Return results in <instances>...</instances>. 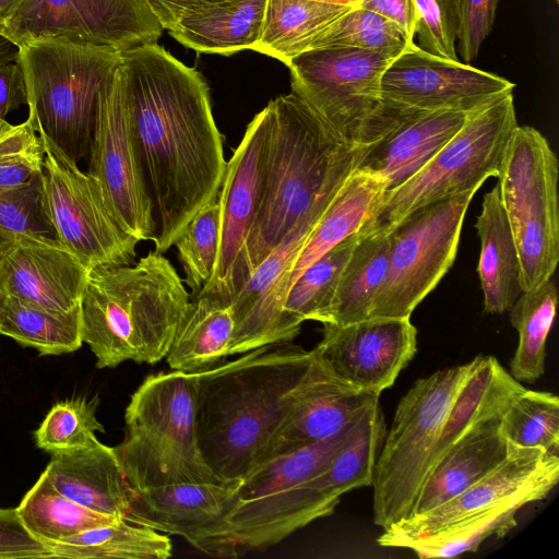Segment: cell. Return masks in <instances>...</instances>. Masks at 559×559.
Here are the masks:
<instances>
[{
    "mask_svg": "<svg viewBox=\"0 0 559 559\" xmlns=\"http://www.w3.org/2000/svg\"><path fill=\"white\" fill-rule=\"evenodd\" d=\"M124 102L155 251L164 253L221 187L226 160L204 78L164 47L120 51Z\"/></svg>",
    "mask_w": 559,
    "mask_h": 559,
    "instance_id": "6da1fadb",
    "label": "cell"
},
{
    "mask_svg": "<svg viewBox=\"0 0 559 559\" xmlns=\"http://www.w3.org/2000/svg\"><path fill=\"white\" fill-rule=\"evenodd\" d=\"M313 357V349L277 342L199 372L198 442L221 481L239 484L263 462L289 392Z\"/></svg>",
    "mask_w": 559,
    "mask_h": 559,
    "instance_id": "7a4b0ae2",
    "label": "cell"
},
{
    "mask_svg": "<svg viewBox=\"0 0 559 559\" xmlns=\"http://www.w3.org/2000/svg\"><path fill=\"white\" fill-rule=\"evenodd\" d=\"M265 108L269 146L261 202L247 242L250 274L296 227L323 216L367 148L345 141L294 93Z\"/></svg>",
    "mask_w": 559,
    "mask_h": 559,
    "instance_id": "3957f363",
    "label": "cell"
},
{
    "mask_svg": "<svg viewBox=\"0 0 559 559\" xmlns=\"http://www.w3.org/2000/svg\"><path fill=\"white\" fill-rule=\"evenodd\" d=\"M189 301L176 269L155 250L133 265L91 270L80 304L83 343L97 368L156 364L166 357Z\"/></svg>",
    "mask_w": 559,
    "mask_h": 559,
    "instance_id": "277c9868",
    "label": "cell"
},
{
    "mask_svg": "<svg viewBox=\"0 0 559 559\" xmlns=\"http://www.w3.org/2000/svg\"><path fill=\"white\" fill-rule=\"evenodd\" d=\"M198 378L199 372L160 371L146 377L132 394L124 413V439L114 448L132 491L221 481L198 442Z\"/></svg>",
    "mask_w": 559,
    "mask_h": 559,
    "instance_id": "5b68a950",
    "label": "cell"
},
{
    "mask_svg": "<svg viewBox=\"0 0 559 559\" xmlns=\"http://www.w3.org/2000/svg\"><path fill=\"white\" fill-rule=\"evenodd\" d=\"M28 120L72 160L87 154L99 95L120 62L111 48L35 41L19 46Z\"/></svg>",
    "mask_w": 559,
    "mask_h": 559,
    "instance_id": "8992f818",
    "label": "cell"
},
{
    "mask_svg": "<svg viewBox=\"0 0 559 559\" xmlns=\"http://www.w3.org/2000/svg\"><path fill=\"white\" fill-rule=\"evenodd\" d=\"M473 367L438 370L401 399L373 472V522L386 530L413 515L448 412Z\"/></svg>",
    "mask_w": 559,
    "mask_h": 559,
    "instance_id": "52a82bcc",
    "label": "cell"
},
{
    "mask_svg": "<svg viewBox=\"0 0 559 559\" xmlns=\"http://www.w3.org/2000/svg\"><path fill=\"white\" fill-rule=\"evenodd\" d=\"M518 126L513 92L471 112L462 129L421 170L384 193L358 235L389 234L418 207L478 190L487 178H498Z\"/></svg>",
    "mask_w": 559,
    "mask_h": 559,
    "instance_id": "ba28073f",
    "label": "cell"
},
{
    "mask_svg": "<svg viewBox=\"0 0 559 559\" xmlns=\"http://www.w3.org/2000/svg\"><path fill=\"white\" fill-rule=\"evenodd\" d=\"M397 57L353 47L302 51L287 62L293 93L345 141L369 146L396 123L381 97V79Z\"/></svg>",
    "mask_w": 559,
    "mask_h": 559,
    "instance_id": "9c48e42d",
    "label": "cell"
},
{
    "mask_svg": "<svg viewBox=\"0 0 559 559\" xmlns=\"http://www.w3.org/2000/svg\"><path fill=\"white\" fill-rule=\"evenodd\" d=\"M558 175V159L545 136L518 126L498 188L519 252L523 290L551 280L559 262Z\"/></svg>",
    "mask_w": 559,
    "mask_h": 559,
    "instance_id": "30bf717a",
    "label": "cell"
},
{
    "mask_svg": "<svg viewBox=\"0 0 559 559\" xmlns=\"http://www.w3.org/2000/svg\"><path fill=\"white\" fill-rule=\"evenodd\" d=\"M476 191L418 207L390 230L389 270L368 318H411L454 262L465 213Z\"/></svg>",
    "mask_w": 559,
    "mask_h": 559,
    "instance_id": "8fae6325",
    "label": "cell"
},
{
    "mask_svg": "<svg viewBox=\"0 0 559 559\" xmlns=\"http://www.w3.org/2000/svg\"><path fill=\"white\" fill-rule=\"evenodd\" d=\"M39 136L46 206L57 241L90 271L131 264L140 241L118 224L99 182L51 140Z\"/></svg>",
    "mask_w": 559,
    "mask_h": 559,
    "instance_id": "7c38bea8",
    "label": "cell"
},
{
    "mask_svg": "<svg viewBox=\"0 0 559 559\" xmlns=\"http://www.w3.org/2000/svg\"><path fill=\"white\" fill-rule=\"evenodd\" d=\"M163 31L145 0H22L0 27L17 46L60 41L117 51L157 44Z\"/></svg>",
    "mask_w": 559,
    "mask_h": 559,
    "instance_id": "4fadbf2b",
    "label": "cell"
},
{
    "mask_svg": "<svg viewBox=\"0 0 559 559\" xmlns=\"http://www.w3.org/2000/svg\"><path fill=\"white\" fill-rule=\"evenodd\" d=\"M269 146V116L264 107L247 126L226 162L218 190L221 230L218 253L210 282L197 294L231 304L250 276L247 242L255 222L263 188Z\"/></svg>",
    "mask_w": 559,
    "mask_h": 559,
    "instance_id": "5bb4252c",
    "label": "cell"
},
{
    "mask_svg": "<svg viewBox=\"0 0 559 559\" xmlns=\"http://www.w3.org/2000/svg\"><path fill=\"white\" fill-rule=\"evenodd\" d=\"M558 479L559 456L536 448H514L507 460L469 488L429 511L383 530L377 543L400 548L408 539L428 535L503 502L542 500Z\"/></svg>",
    "mask_w": 559,
    "mask_h": 559,
    "instance_id": "9a60e30c",
    "label": "cell"
},
{
    "mask_svg": "<svg viewBox=\"0 0 559 559\" xmlns=\"http://www.w3.org/2000/svg\"><path fill=\"white\" fill-rule=\"evenodd\" d=\"M514 83L461 61L436 57L412 44L381 79L382 100L415 110L473 112L508 92Z\"/></svg>",
    "mask_w": 559,
    "mask_h": 559,
    "instance_id": "2e32d148",
    "label": "cell"
},
{
    "mask_svg": "<svg viewBox=\"0 0 559 559\" xmlns=\"http://www.w3.org/2000/svg\"><path fill=\"white\" fill-rule=\"evenodd\" d=\"M88 174L99 182L118 224L139 241L151 240V212L135 164L119 64L99 95Z\"/></svg>",
    "mask_w": 559,
    "mask_h": 559,
    "instance_id": "e0dca14e",
    "label": "cell"
},
{
    "mask_svg": "<svg viewBox=\"0 0 559 559\" xmlns=\"http://www.w3.org/2000/svg\"><path fill=\"white\" fill-rule=\"evenodd\" d=\"M313 350L338 380L380 395L415 356L417 330L409 317L325 323L323 337Z\"/></svg>",
    "mask_w": 559,
    "mask_h": 559,
    "instance_id": "ac0fdd59",
    "label": "cell"
},
{
    "mask_svg": "<svg viewBox=\"0 0 559 559\" xmlns=\"http://www.w3.org/2000/svg\"><path fill=\"white\" fill-rule=\"evenodd\" d=\"M385 432L377 400L365 408L347 443L323 469L273 495L275 509L297 525H307L333 513L343 493L372 485Z\"/></svg>",
    "mask_w": 559,
    "mask_h": 559,
    "instance_id": "d6986e66",
    "label": "cell"
},
{
    "mask_svg": "<svg viewBox=\"0 0 559 559\" xmlns=\"http://www.w3.org/2000/svg\"><path fill=\"white\" fill-rule=\"evenodd\" d=\"M318 222L302 223L285 237L254 267L233 300L235 330L229 356L298 335L286 320L284 304L292 269Z\"/></svg>",
    "mask_w": 559,
    "mask_h": 559,
    "instance_id": "ffe728a7",
    "label": "cell"
},
{
    "mask_svg": "<svg viewBox=\"0 0 559 559\" xmlns=\"http://www.w3.org/2000/svg\"><path fill=\"white\" fill-rule=\"evenodd\" d=\"M377 400L379 395L356 390L334 377L314 352L308 370L289 392L285 415L263 462L333 437Z\"/></svg>",
    "mask_w": 559,
    "mask_h": 559,
    "instance_id": "44dd1931",
    "label": "cell"
},
{
    "mask_svg": "<svg viewBox=\"0 0 559 559\" xmlns=\"http://www.w3.org/2000/svg\"><path fill=\"white\" fill-rule=\"evenodd\" d=\"M239 484L180 483L132 491L123 520L179 535L212 556L216 534L236 503Z\"/></svg>",
    "mask_w": 559,
    "mask_h": 559,
    "instance_id": "7402d4cb",
    "label": "cell"
},
{
    "mask_svg": "<svg viewBox=\"0 0 559 559\" xmlns=\"http://www.w3.org/2000/svg\"><path fill=\"white\" fill-rule=\"evenodd\" d=\"M90 270L56 239L19 235L0 261L7 296L55 311L80 306Z\"/></svg>",
    "mask_w": 559,
    "mask_h": 559,
    "instance_id": "603a6c76",
    "label": "cell"
},
{
    "mask_svg": "<svg viewBox=\"0 0 559 559\" xmlns=\"http://www.w3.org/2000/svg\"><path fill=\"white\" fill-rule=\"evenodd\" d=\"M396 108L399 117L394 127L367 146L357 166L359 170L379 176L385 185V193L421 170L462 129L471 114Z\"/></svg>",
    "mask_w": 559,
    "mask_h": 559,
    "instance_id": "cb8c5ba5",
    "label": "cell"
},
{
    "mask_svg": "<svg viewBox=\"0 0 559 559\" xmlns=\"http://www.w3.org/2000/svg\"><path fill=\"white\" fill-rule=\"evenodd\" d=\"M43 474L60 493L85 508L119 519L128 510L132 490L114 448L99 440L52 454Z\"/></svg>",
    "mask_w": 559,
    "mask_h": 559,
    "instance_id": "d4e9b609",
    "label": "cell"
},
{
    "mask_svg": "<svg viewBox=\"0 0 559 559\" xmlns=\"http://www.w3.org/2000/svg\"><path fill=\"white\" fill-rule=\"evenodd\" d=\"M501 415L476 424L431 467L413 515L460 495L509 457L515 447L501 432Z\"/></svg>",
    "mask_w": 559,
    "mask_h": 559,
    "instance_id": "484cf974",
    "label": "cell"
},
{
    "mask_svg": "<svg viewBox=\"0 0 559 559\" xmlns=\"http://www.w3.org/2000/svg\"><path fill=\"white\" fill-rule=\"evenodd\" d=\"M475 227L480 240L477 273L484 311L501 314L510 310L524 290L519 252L498 185L484 195Z\"/></svg>",
    "mask_w": 559,
    "mask_h": 559,
    "instance_id": "4316f807",
    "label": "cell"
},
{
    "mask_svg": "<svg viewBox=\"0 0 559 559\" xmlns=\"http://www.w3.org/2000/svg\"><path fill=\"white\" fill-rule=\"evenodd\" d=\"M524 389L493 356L474 358L473 367L442 425L428 463V473L467 431L479 421L502 414Z\"/></svg>",
    "mask_w": 559,
    "mask_h": 559,
    "instance_id": "83f0119b",
    "label": "cell"
},
{
    "mask_svg": "<svg viewBox=\"0 0 559 559\" xmlns=\"http://www.w3.org/2000/svg\"><path fill=\"white\" fill-rule=\"evenodd\" d=\"M266 0H227L185 15L169 35L187 48L230 56L260 39Z\"/></svg>",
    "mask_w": 559,
    "mask_h": 559,
    "instance_id": "f1b7e54d",
    "label": "cell"
},
{
    "mask_svg": "<svg viewBox=\"0 0 559 559\" xmlns=\"http://www.w3.org/2000/svg\"><path fill=\"white\" fill-rule=\"evenodd\" d=\"M234 330L231 304L207 295L193 296L176 329L167 364L188 373L219 365L229 356Z\"/></svg>",
    "mask_w": 559,
    "mask_h": 559,
    "instance_id": "f546056e",
    "label": "cell"
},
{
    "mask_svg": "<svg viewBox=\"0 0 559 559\" xmlns=\"http://www.w3.org/2000/svg\"><path fill=\"white\" fill-rule=\"evenodd\" d=\"M384 193L385 185L379 176L356 168L301 248L292 269L289 288L316 260L358 233Z\"/></svg>",
    "mask_w": 559,
    "mask_h": 559,
    "instance_id": "4dcf8cb0",
    "label": "cell"
},
{
    "mask_svg": "<svg viewBox=\"0 0 559 559\" xmlns=\"http://www.w3.org/2000/svg\"><path fill=\"white\" fill-rule=\"evenodd\" d=\"M389 255L388 234L358 235L333 295L325 323L344 325L369 317L388 274Z\"/></svg>",
    "mask_w": 559,
    "mask_h": 559,
    "instance_id": "1f68e13d",
    "label": "cell"
},
{
    "mask_svg": "<svg viewBox=\"0 0 559 559\" xmlns=\"http://www.w3.org/2000/svg\"><path fill=\"white\" fill-rule=\"evenodd\" d=\"M354 5L317 0H266L261 36L252 50L287 64L289 59L306 50L316 34Z\"/></svg>",
    "mask_w": 559,
    "mask_h": 559,
    "instance_id": "d6a6232c",
    "label": "cell"
},
{
    "mask_svg": "<svg viewBox=\"0 0 559 559\" xmlns=\"http://www.w3.org/2000/svg\"><path fill=\"white\" fill-rule=\"evenodd\" d=\"M46 545L53 558L72 559H167L173 550L167 535L123 519Z\"/></svg>",
    "mask_w": 559,
    "mask_h": 559,
    "instance_id": "836d02e7",
    "label": "cell"
},
{
    "mask_svg": "<svg viewBox=\"0 0 559 559\" xmlns=\"http://www.w3.org/2000/svg\"><path fill=\"white\" fill-rule=\"evenodd\" d=\"M0 334L35 348L40 355L75 352L83 344L81 307L61 312L7 296Z\"/></svg>",
    "mask_w": 559,
    "mask_h": 559,
    "instance_id": "e575fe53",
    "label": "cell"
},
{
    "mask_svg": "<svg viewBox=\"0 0 559 559\" xmlns=\"http://www.w3.org/2000/svg\"><path fill=\"white\" fill-rule=\"evenodd\" d=\"M16 510L27 531L44 544L57 543L86 530L122 520L67 498L44 474L24 496Z\"/></svg>",
    "mask_w": 559,
    "mask_h": 559,
    "instance_id": "d590c367",
    "label": "cell"
},
{
    "mask_svg": "<svg viewBox=\"0 0 559 559\" xmlns=\"http://www.w3.org/2000/svg\"><path fill=\"white\" fill-rule=\"evenodd\" d=\"M558 290L551 280L524 290L510 308V320L519 332V345L510 362L512 377L533 382L545 372L546 341L552 328Z\"/></svg>",
    "mask_w": 559,
    "mask_h": 559,
    "instance_id": "8d00e7d4",
    "label": "cell"
},
{
    "mask_svg": "<svg viewBox=\"0 0 559 559\" xmlns=\"http://www.w3.org/2000/svg\"><path fill=\"white\" fill-rule=\"evenodd\" d=\"M357 419L333 437L261 463L240 481L235 504L262 499L323 469L347 443Z\"/></svg>",
    "mask_w": 559,
    "mask_h": 559,
    "instance_id": "74e56055",
    "label": "cell"
},
{
    "mask_svg": "<svg viewBox=\"0 0 559 559\" xmlns=\"http://www.w3.org/2000/svg\"><path fill=\"white\" fill-rule=\"evenodd\" d=\"M358 241V233L346 238L308 266L290 286L284 312L299 333L307 320L326 322L328 311L341 275Z\"/></svg>",
    "mask_w": 559,
    "mask_h": 559,
    "instance_id": "f35d334b",
    "label": "cell"
},
{
    "mask_svg": "<svg viewBox=\"0 0 559 559\" xmlns=\"http://www.w3.org/2000/svg\"><path fill=\"white\" fill-rule=\"evenodd\" d=\"M525 504L522 499L503 502L428 535L408 539L400 548L411 549L419 558H452L476 551L486 538L506 536L516 525L515 515Z\"/></svg>",
    "mask_w": 559,
    "mask_h": 559,
    "instance_id": "ab89813d",
    "label": "cell"
},
{
    "mask_svg": "<svg viewBox=\"0 0 559 559\" xmlns=\"http://www.w3.org/2000/svg\"><path fill=\"white\" fill-rule=\"evenodd\" d=\"M500 429L512 447L542 449L559 456L558 397L550 392L525 388L502 413Z\"/></svg>",
    "mask_w": 559,
    "mask_h": 559,
    "instance_id": "60d3db41",
    "label": "cell"
},
{
    "mask_svg": "<svg viewBox=\"0 0 559 559\" xmlns=\"http://www.w3.org/2000/svg\"><path fill=\"white\" fill-rule=\"evenodd\" d=\"M412 44L414 39L393 21L354 5L316 34L306 50L353 47L399 56Z\"/></svg>",
    "mask_w": 559,
    "mask_h": 559,
    "instance_id": "b9f144b4",
    "label": "cell"
},
{
    "mask_svg": "<svg viewBox=\"0 0 559 559\" xmlns=\"http://www.w3.org/2000/svg\"><path fill=\"white\" fill-rule=\"evenodd\" d=\"M221 206L217 194L186 224L174 245L186 275V284L195 296L212 278L219 245Z\"/></svg>",
    "mask_w": 559,
    "mask_h": 559,
    "instance_id": "7bdbcfd3",
    "label": "cell"
},
{
    "mask_svg": "<svg viewBox=\"0 0 559 559\" xmlns=\"http://www.w3.org/2000/svg\"><path fill=\"white\" fill-rule=\"evenodd\" d=\"M97 405V397H76L53 405L35 431L37 447L57 454L85 448L98 440L95 432H104V428L96 418Z\"/></svg>",
    "mask_w": 559,
    "mask_h": 559,
    "instance_id": "ee69618b",
    "label": "cell"
},
{
    "mask_svg": "<svg viewBox=\"0 0 559 559\" xmlns=\"http://www.w3.org/2000/svg\"><path fill=\"white\" fill-rule=\"evenodd\" d=\"M0 227L15 235L56 239L46 206L44 171L24 185L0 187Z\"/></svg>",
    "mask_w": 559,
    "mask_h": 559,
    "instance_id": "f6af8a7d",
    "label": "cell"
},
{
    "mask_svg": "<svg viewBox=\"0 0 559 559\" xmlns=\"http://www.w3.org/2000/svg\"><path fill=\"white\" fill-rule=\"evenodd\" d=\"M28 119L19 124L0 121V187H17L43 171L45 152Z\"/></svg>",
    "mask_w": 559,
    "mask_h": 559,
    "instance_id": "bcb514c9",
    "label": "cell"
},
{
    "mask_svg": "<svg viewBox=\"0 0 559 559\" xmlns=\"http://www.w3.org/2000/svg\"><path fill=\"white\" fill-rule=\"evenodd\" d=\"M414 36L418 47L436 57L460 61L456 50V16L453 0H414Z\"/></svg>",
    "mask_w": 559,
    "mask_h": 559,
    "instance_id": "7dc6e473",
    "label": "cell"
},
{
    "mask_svg": "<svg viewBox=\"0 0 559 559\" xmlns=\"http://www.w3.org/2000/svg\"><path fill=\"white\" fill-rule=\"evenodd\" d=\"M499 0H453L456 39L464 63L469 64L492 29Z\"/></svg>",
    "mask_w": 559,
    "mask_h": 559,
    "instance_id": "c3c4849f",
    "label": "cell"
},
{
    "mask_svg": "<svg viewBox=\"0 0 559 559\" xmlns=\"http://www.w3.org/2000/svg\"><path fill=\"white\" fill-rule=\"evenodd\" d=\"M52 557L47 545L24 526L16 508L0 509V559Z\"/></svg>",
    "mask_w": 559,
    "mask_h": 559,
    "instance_id": "681fc988",
    "label": "cell"
},
{
    "mask_svg": "<svg viewBox=\"0 0 559 559\" xmlns=\"http://www.w3.org/2000/svg\"><path fill=\"white\" fill-rule=\"evenodd\" d=\"M27 105L25 78L16 61L0 63V120L8 114Z\"/></svg>",
    "mask_w": 559,
    "mask_h": 559,
    "instance_id": "f907efd6",
    "label": "cell"
},
{
    "mask_svg": "<svg viewBox=\"0 0 559 559\" xmlns=\"http://www.w3.org/2000/svg\"><path fill=\"white\" fill-rule=\"evenodd\" d=\"M355 5L376 12L394 23L414 39L416 8L414 0H356Z\"/></svg>",
    "mask_w": 559,
    "mask_h": 559,
    "instance_id": "816d5d0a",
    "label": "cell"
},
{
    "mask_svg": "<svg viewBox=\"0 0 559 559\" xmlns=\"http://www.w3.org/2000/svg\"><path fill=\"white\" fill-rule=\"evenodd\" d=\"M227 0H145L164 29H171L185 15Z\"/></svg>",
    "mask_w": 559,
    "mask_h": 559,
    "instance_id": "f5cc1de1",
    "label": "cell"
},
{
    "mask_svg": "<svg viewBox=\"0 0 559 559\" xmlns=\"http://www.w3.org/2000/svg\"><path fill=\"white\" fill-rule=\"evenodd\" d=\"M19 53V46L0 33V63L16 61Z\"/></svg>",
    "mask_w": 559,
    "mask_h": 559,
    "instance_id": "db71d44e",
    "label": "cell"
},
{
    "mask_svg": "<svg viewBox=\"0 0 559 559\" xmlns=\"http://www.w3.org/2000/svg\"><path fill=\"white\" fill-rule=\"evenodd\" d=\"M17 236L0 227V261L13 246Z\"/></svg>",
    "mask_w": 559,
    "mask_h": 559,
    "instance_id": "11a10c76",
    "label": "cell"
},
{
    "mask_svg": "<svg viewBox=\"0 0 559 559\" xmlns=\"http://www.w3.org/2000/svg\"><path fill=\"white\" fill-rule=\"evenodd\" d=\"M22 0H0V27L15 11Z\"/></svg>",
    "mask_w": 559,
    "mask_h": 559,
    "instance_id": "9f6ffc18",
    "label": "cell"
},
{
    "mask_svg": "<svg viewBox=\"0 0 559 559\" xmlns=\"http://www.w3.org/2000/svg\"><path fill=\"white\" fill-rule=\"evenodd\" d=\"M5 299H7V295L0 288V321H1V316H2V311H3V307H4V304H5Z\"/></svg>",
    "mask_w": 559,
    "mask_h": 559,
    "instance_id": "6f0895ef",
    "label": "cell"
},
{
    "mask_svg": "<svg viewBox=\"0 0 559 559\" xmlns=\"http://www.w3.org/2000/svg\"><path fill=\"white\" fill-rule=\"evenodd\" d=\"M317 1H325V2H337V3H355L348 0H317Z\"/></svg>",
    "mask_w": 559,
    "mask_h": 559,
    "instance_id": "680465c9",
    "label": "cell"
},
{
    "mask_svg": "<svg viewBox=\"0 0 559 559\" xmlns=\"http://www.w3.org/2000/svg\"><path fill=\"white\" fill-rule=\"evenodd\" d=\"M348 1H350V2H355L356 0H348Z\"/></svg>",
    "mask_w": 559,
    "mask_h": 559,
    "instance_id": "91938a15",
    "label": "cell"
},
{
    "mask_svg": "<svg viewBox=\"0 0 559 559\" xmlns=\"http://www.w3.org/2000/svg\"><path fill=\"white\" fill-rule=\"evenodd\" d=\"M1 121V120H0Z\"/></svg>",
    "mask_w": 559,
    "mask_h": 559,
    "instance_id": "94428289",
    "label": "cell"
}]
</instances>
